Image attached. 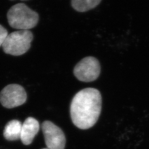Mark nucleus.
Instances as JSON below:
<instances>
[{"label": "nucleus", "mask_w": 149, "mask_h": 149, "mask_svg": "<svg viewBox=\"0 0 149 149\" xmlns=\"http://www.w3.org/2000/svg\"><path fill=\"white\" fill-rule=\"evenodd\" d=\"M102 96L99 91L87 88L74 95L70 105V116L74 125L88 129L96 124L102 109Z\"/></svg>", "instance_id": "1"}, {"label": "nucleus", "mask_w": 149, "mask_h": 149, "mask_svg": "<svg viewBox=\"0 0 149 149\" xmlns=\"http://www.w3.org/2000/svg\"><path fill=\"white\" fill-rule=\"evenodd\" d=\"M7 17L10 26L19 30L32 29L39 21L37 13L23 3L13 6L8 11Z\"/></svg>", "instance_id": "2"}, {"label": "nucleus", "mask_w": 149, "mask_h": 149, "mask_svg": "<svg viewBox=\"0 0 149 149\" xmlns=\"http://www.w3.org/2000/svg\"><path fill=\"white\" fill-rule=\"evenodd\" d=\"M33 35L29 30H19L9 34L3 44V52L13 56H19L27 53L31 48Z\"/></svg>", "instance_id": "3"}, {"label": "nucleus", "mask_w": 149, "mask_h": 149, "mask_svg": "<svg viewBox=\"0 0 149 149\" xmlns=\"http://www.w3.org/2000/svg\"><path fill=\"white\" fill-rule=\"evenodd\" d=\"M101 73V65L97 59L88 56L81 60L74 69L75 77L81 81L89 82L99 77Z\"/></svg>", "instance_id": "4"}, {"label": "nucleus", "mask_w": 149, "mask_h": 149, "mask_svg": "<svg viewBox=\"0 0 149 149\" xmlns=\"http://www.w3.org/2000/svg\"><path fill=\"white\" fill-rule=\"evenodd\" d=\"M27 93L19 85L11 84L6 86L0 93V102L7 108H13L23 104L27 100Z\"/></svg>", "instance_id": "5"}, {"label": "nucleus", "mask_w": 149, "mask_h": 149, "mask_svg": "<svg viewBox=\"0 0 149 149\" xmlns=\"http://www.w3.org/2000/svg\"><path fill=\"white\" fill-rule=\"evenodd\" d=\"M42 128L48 149H65L66 137L61 128L48 120L43 123Z\"/></svg>", "instance_id": "6"}, {"label": "nucleus", "mask_w": 149, "mask_h": 149, "mask_svg": "<svg viewBox=\"0 0 149 149\" xmlns=\"http://www.w3.org/2000/svg\"><path fill=\"white\" fill-rule=\"evenodd\" d=\"M39 128V123L37 119L32 117L27 118L22 127L20 139L23 144L28 145L31 144L38 133Z\"/></svg>", "instance_id": "7"}, {"label": "nucleus", "mask_w": 149, "mask_h": 149, "mask_svg": "<svg viewBox=\"0 0 149 149\" xmlns=\"http://www.w3.org/2000/svg\"><path fill=\"white\" fill-rule=\"evenodd\" d=\"M22 123L18 120H12L6 125L3 135L9 141H15L21 138Z\"/></svg>", "instance_id": "8"}, {"label": "nucleus", "mask_w": 149, "mask_h": 149, "mask_svg": "<svg viewBox=\"0 0 149 149\" xmlns=\"http://www.w3.org/2000/svg\"><path fill=\"white\" fill-rule=\"evenodd\" d=\"M101 0H71L73 8L80 12H85L95 8Z\"/></svg>", "instance_id": "9"}, {"label": "nucleus", "mask_w": 149, "mask_h": 149, "mask_svg": "<svg viewBox=\"0 0 149 149\" xmlns=\"http://www.w3.org/2000/svg\"><path fill=\"white\" fill-rule=\"evenodd\" d=\"M8 35V34L7 29L0 24V47L2 46Z\"/></svg>", "instance_id": "10"}, {"label": "nucleus", "mask_w": 149, "mask_h": 149, "mask_svg": "<svg viewBox=\"0 0 149 149\" xmlns=\"http://www.w3.org/2000/svg\"><path fill=\"white\" fill-rule=\"evenodd\" d=\"M22 1H26V0H22Z\"/></svg>", "instance_id": "11"}, {"label": "nucleus", "mask_w": 149, "mask_h": 149, "mask_svg": "<svg viewBox=\"0 0 149 149\" xmlns=\"http://www.w3.org/2000/svg\"><path fill=\"white\" fill-rule=\"evenodd\" d=\"M48 149V148H47V149Z\"/></svg>", "instance_id": "12"}]
</instances>
